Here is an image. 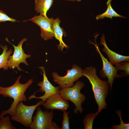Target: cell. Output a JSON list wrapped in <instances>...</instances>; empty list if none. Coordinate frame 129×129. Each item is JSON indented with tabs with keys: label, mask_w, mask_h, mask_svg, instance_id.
Listing matches in <instances>:
<instances>
[{
	"label": "cell",
	"mask_w": 129,
	"mask_h": 129,
	"mask_svg": "<svg viewBox=\"0 0 129 129\" xmlns=\"http://www.w3.org/2000/svg\"><path fill=\"white\" fill-rule=\"evenodd\" d=\"M96 68L90 66L83 70V76L86 77L92 86L95 102L98 106L97 113L99 114L107 108L105 100L108 95L110 86L108 81H103L97 74Z\"/></svg>",
	"instance_id": "obj_1"
},
{
	"label": "cell",
	"mask_w": 129,
	"mask_h": 129,
	"mask_svg": "<svg viewBox=\"0 0 129 129\" xmlns=\"http://www.w3.org/2000/svg\"><path fill=\"white\" fill-rule=\"evenodd\" d=\"M21 77V75L19 76L15 83L10 86L5 87L0 86V95L4 97H8L13 100L9 108L1 112L0 118L7 114L11 116L14 115L18 103L20 102L27 101V98L25 93L33 82V80L31 79L25 83L22 84L19 82Z\"/></svg>",
	"instance_id": "obj_2"
},
{
	"label": "cell",
	"mask_w": 129,
	"mask_h": 129,
	"mask_svg": "<svg viewBox=\"0 0 129 129\" xmlns=\"http://www.w3.org/2000/svg\"><path fill=\"white\" fill-rule=\"evenodd\" d=\"M84 86L83 82L77 81L73 86L60 88L58 92L64 99L70 101L75 105V108L74 109V112L76 114H77L78 112L81 113L83 111L82 104L86 100V97L81 92V91Z\"/></svg>",
	"instance_id": "obj_3"
},
{
	"label": "cell",
	"mask_w": 129,
	"mask_h": 129,
	"mask_svg": "<svg viewBox=\"0 0 129 129\" xmlns=\"http://www.w3.org/2000/svg\"><path fill=\"white\" fill-rule=\"evenodd\" d=\"M35 115L29 127L30 129H60L56 123L52 121L54 113L53 110L43 111L39 106L36 108Z\"/></svg>",
	"instance_id": "obj_4"
},
{
	"label": "cell",
	"mask_w": 129,
	"mask_h": 129,
	"mask_svg": "<svg viewBox=\"0 0 129 129\" xmlns=\"http://www.w3.org/2000/svg\"><path fill=\"white\" fill-rule=\"evenodd\" d=\"M40 101L35 104L27 106L22 102H19L16 107L14 115L11 116L12 120L18 122L26 127H29L32 121L33 113L37 107L42 104Z\"/></svg>",
	"instance_id": "obj_5"
},
{
	"label": "cell",
	"mask_w": 129,
	"mask_h": 129,
	"mask_svg": "<svg viewBox=\"0 0 129 129\" xmlns=\"http://www.w3.org/2000/svg\"><path fill=\"white\" fill-rule=\"evenodd\" d=\"M72 67L67 70V74L64 76H59L55 71L52 73L54 82L58 84L60 88L73 86L74 82L83 76L81 68L76 64L73 65Z\"/></svg>",
	"instance_id": "obj_6"
},
{
	"label": "cell",
	"mask_w": 129,
	"mask_h": 129,
	"mask_svg": "<svg viewBox=\"0 0 129 129\" xmlns=\"http://www.w3.org/2000/svg\"><path fill=\"white\" fill-rule=\"evenodd\" d=\"M98 35L95 36V44L94 43L89 40V42L94 45L97 52L101 58L103 63V68L102 70L100 71V74L101 77L103 79L107 78L109 84L110 92L111 93L112 89L113 82L116 78H120V75L117 73L118 70L107 59H106L101 52L99 47L97 44L96 38Z\"/></svg>",
	"instance_id": "obj_7"
},
{
	"label": "cell",
	"mask_w": 129,
	"mask_h": 129,
	"mask_svg": "<svg viewBox=\"0 0 129 129\" xmlns=\"http://www.w3.org/2000/svg\"><path fill=\"white\" fill-rule=\"evenodd\" d=\"M27 40L26 38H23L19 42L17 46H16L10 42L7 38H6V41L11 43L14 48L13 55H10L8 59V65L10 69L14 70L15 68H16L18 70L23 71V70L19 67L20 64L23 63L28 65L26 59L28 58H30L31 55L25 54L22 48L23 43Z\"/></svg>",
	"instance_id": "obj_8"
},
{
	"label": "cell",
	"mask_w": 129,
	"mask_h": 129,
	"mask_svg": "<svg viewBox=\"0 0 129 129\" xmlns=\"http://www.w3.org/2000/svg\"><path fill=\"white\" fill-rule=\"evenodd\" d=\"M38 67L42 71L43 73L42 74L43 77V80L39 82L38 83L37 85L40 87L39 91L42 93L44 92V93L43 95L41 96L37 97L35 96L36 92H35L33 95L29 96L28 99L29 100L34 98L41 99L42 101V105L49 97L58 93V91L60 89V87L59 86L57 87L54 86L50 82L46 76L45 70L44 67L42 66Z\"/></svg>",
	"instance_id": "obj_9"
},
{
	"label": "cell",
	"mask_w": 129,
	"mask_h": 129,
	"mask_svg": "<svg viewBox=\"0 0 129 129\" xmlns=\"http://www.w3.org/2000/svg\"><path fill=\"white\" fill-rule=\"evenodd\" d=\"M53 18H49L41 14L28 20L38 25L40 27L41 36L45 41L52 39L54 37Z\"/></svg>",
	"instance_id": "obj_10"
},
{
	"label": "cell",
	"mask_w": 129,
	"mask_h": 129,
	"mask_svg": "<svg viewBox=\"0 0 129 129\" xmlns=\"http://www.w3.org/2000/svg\"><path fill=\"white\" fill-rule=\"evenodd\" d=\"M42 105L48 109H57L62 111L67 110L70 107L68 101L58 93L49 97Z\"/></svg>",
	"instance_id": "obj_11"
},
{
	"label": "cell",
	"mask_w": 129,
	"mask_h": 129,
	"mask_svg": "<svg viewBox=\"0 0 129 129\" xmlns=\"http://www.w3.org/2000/svg\"><path fill=\"white\" fill-rule=\"evenodd\" d=\"M100 44L104 46L102 51L105 53L109 58V62L113 65H115L120 62L124 61H129V56H125L120 54L111 50L107 45L105 41V36L102 34Z\"/></svg>",
	"instance_id": "obj_12"
},
{
	"label": "cell",
	"mask_w": 129,
	"mask_h": 129,
	"mask_svg": "<svg viewBox=\"0 0 129 129\" xmlns=\"http://www.w3.org/2000/svg\"><path fill=\"white\" fill-rule=\"evenodd\" d=\"M60 20L58 17L53 21V29L54 37L55 38L58 40L59 42V44L58 46V49L62 51L64 48L68 49L69 46L66 45L63 42L62 40V37L64 33L63 28L59 26L60 23Z\"/></svg>",
	"instance_id": "obj_13"
},
{
	"label": "cell",
	"mask_w": 129,
	"mask_h": 129,
	"mask_svg": "<svg viewBox=\"0 0 129 129\" xmlns=\"http://www.w3.org/2000/svg\"><path fill=\"white\" fill-rule=\"evenodd\" d=\"M54 0H35V10L37 13L47 17L46 13L52 5Z\"/></svg>",
	"instance_id": "obj_14"
},
{
	"label": "cell",
	"mask_w": 129,
	"mask_h": 129,
	"mask_svg": "<svg viewBox=\"0 0 129 129\" xmlns=\"http://www.w3.org/2000/svg\"><path fill=\"white\" fill-rule=\"evenodd\" d=\"M112 0H108L106 3L107 8L105 12L102 14L98 15L96 17L97 20L104 19V17L109 18L112 19L113 17H118L126 18V17L118 14L112 8L111 5Z\"/></svg>",
	"instance_id": "obj_15"
},
{
	"label": "cell",
	"mask_w": 129,
	"mask_h": 129,
	"mask_svg": "<svg viewBox=\"0 0 129 129\" xmlns=\"http://www.w3.org/2000/svg\"><path fill=\"white\" fill-rule=\"evenodd\" d=\"M1 47L3 49V51L0 55V69L3 68L5 70H6L9 68L8 65V59L12 54L13 50L11 48L8 50V47L6 45L3 47L1 45Z\"/></svg>",
	"instance_id": "obj_16"
},
{
	"label": "cell",
	"mask_w": 129,
	"mask_h": 129,
	"mask_svg": "<svg viewBox=\"0 0 129 129\" xmlns=\"http://www.w3.org/2000/svg\"><path fill=\"white\" fill-rule=\"evenodd\" d=\"M97 112L91 113L87 114L83 120L85 129H92L93 121L96 117L98 115Z\"/></svg>",
	"instance_id": "obj_17"
},
{
	"label": "cell",
	"mask_w": 129,
	"mask_h": 129,
	"mask_svg": "<svg viewBox=\"0 0 129 129\" xmlns=\"http://www.w3.org/2000/svg\"><path fill=\"white\" fill-rule=\"evenodd\" d=\"M12 124L9 116H4L0 119V129H16Z\"/></svg>",
	"instance_id": "obj_18"
},
{
	"label": "cell",
	"mask_w": 129,
	"mask_h": 129,
	"mask_svg": "<svg viewBox=\"0 0 129 129\" xmlns=\"http://www.w3.org/2000/svg\"><path fill=\"white\" fill-rule=\"evenodd\" d=\"M115 67L117 70H124V73L120 75L121 76H128L129 75V61H124L115 65Z\"/></svg>",
	"instance_id": "obj_19"
},
{
	"label": "cell",
	"mask_w": 129,
	"mask_h": 129,
	"mask_svg": "<svg viewBox=\"0 0 129 129\" xmlns=\"http://www.w3.org/2000/svg\"><path fill=\"white\" fill-rule=\"evenodd\" d=\"M116 113L118 115L120 119V124L119 125H113L110 128V129H129V124L125 123L123 121L121 117V111L120 110H117L115 111Z\"/></svg>",
	"instance_id": "obj_20"
},
{
	"label": "cell",
	"mask_w": 129,
	"mask_h": 129,
	"mask_svg": "<svg viewBox=\"0 0 129 129\" xmlns=\"http://www.w3.org/2000/svg\"><path fill=\"white\" fill-rule=\"evenodd\" d=\"M63 119L62 123V126L60 129H70L69 117L68 114L69 111L67 112L66 110L63 111Z\"/></svg>",
	"instance_id": "obj_21"
},
{
	"label": "cell",
	"mask_w": 129,
	"mask_h": 129,
	"mask_svg": "<svg viewBox=\"0 0 129 129\" xmlns=\"http://www.w3.org/2000/svg\"><path fill=\"white\" fill-rule=\"evenodd\" d=\"M6 21L15 22L17 21L15 19L10 17L2 10L0 9V23Z\"/></svg>",
	"instance_id": "obj_22"
},
{
	"label": "cell",
	"mask_w": 129,
	"mask_h": 129,
	"mask_svg": "<svg viewBox=\"0 0 129 129\" xmlns=\"http://www.w3.org/2000/svg\"><path fill=\"white\" fill-rule=\"evenodd\" d=\"M81 0H65L66 1H77L78 2H80L81 1Z\"/></svg>",
	"instance_id": "obj_23"
},
{
	"label": "cell",
	"mask_w": 129,
	"mask_h": 129,
	"mask_svg": "<svg viewBox=\"0 0 129 129\" xmlns=\"http://www.w3.org/2000/svg\"></svg>",
	"instance_id": "obj_24"
}]
</instances>
